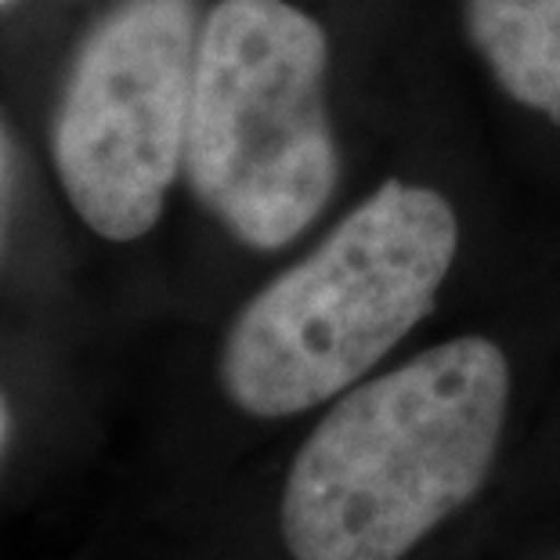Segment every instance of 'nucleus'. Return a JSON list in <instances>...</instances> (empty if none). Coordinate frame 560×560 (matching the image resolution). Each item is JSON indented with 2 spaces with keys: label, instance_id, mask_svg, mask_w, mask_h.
Masks as SVG:
<instances>
[{
  "label": "nucleus",
  "instance_id": "nucleus-1",
  "mask_svg": "<svg viewBox=\"0 0 560 560\" xmlns=\"http://www.w3.org/2000/svg\"><path fill=\"white\" fill-rule=\"evenodd\" d=\"M510 362L488 337H456L362 380L340 398L282 488L293 560H401L492 474L506 431Z\"/></svg>",
  "mask_w": 560,
  "mask_h": 560
},
{
  "label": "nucleus",
  "instance_id": "nucleus-2",
  "mask_svg": "<svg viewBox=\"0 0 560 560\" xmlns=\"http://www.w3.org/2000/svg\"><path fill=\"white\" fill-rule=\"evenodd\" d=\"M456 254L448 196L401 177L376 185L235 315L221 348L224 395L257 420L340 398L431 315Z\"/></svg>",
  "mask_w": 560,
  "mask_h": 560
},
{
  "label": "nucleus",
  "instance_id": "nucleus-3",
  "mask_svg": "<svg viewBox=\"0 0 560 560\" xmlns=\"http://www.w3.org/2000/svg\"><path fill=\"white\" fill-rule=\"evenodd\" d=\"M326 80V30L290 0H218L202 19L182 171L249 249L290 246L337 192Z\"/></svg>",
  "mask_w": 560,
  "mask_h": 560
},
{
  "label": "nucleus",
  "instance_id": "nucleus-4",
  "mask_svg": "<svg viewBox=\"0 0 560 560\" xmlns=\"http://www.w3.org/2000/svg\"><path fill=\"white\" fill-rule=\"evenodd\" d=\"M196 0H116L83 37L55 109L51 156L80 221L109 243L156 229L185 166Z\"/></svg>",
  "mask_w": 560,
  "mask_h": 560
},
{
  "label": "nucleus",
  "instance_id": "nucleus-5",
  "mask_svg": "<svg viewBox=\"0 0 560 560\" xmlns=\"http://www.w3.org/2000/svg\"><path fill=\"white\" fill-rule=\"evenodd\" d=\"M463 26L495 88L560 127V0H463Z\"/></svg>",
  "mask_w": 560,
  "mask_h": 560
},
{
  "label": "nucleus",
  "instance_id": "nucleus-6",
  "mask_svg": "<svg viewBox=\"0 0 560 560\" xmlns=\"http://www.w3.org/2000/svg\"><path fill=\"white\" fill-rule=\"evenodd\" d=\"M4 438H8V405L0 398V445H4Z\"/></svg>",
  "mask_w": 560,
  "mask_h": 560
},
{
  "label": "nucleus",
  "instance_id": "nucleus-7",
  "mask_svg": "<svg viewBox=\"0 0 560 560\" xmlns=\"http://www.w3.org/2000/svg\"><path fill=\"white\" fill-rule=\"evenodd\" d=\"M4 4H8V0H0V8H4Z\"/></svg>",
  "mask_w": 560,
  "mask_h": 560
}]
</instances>
